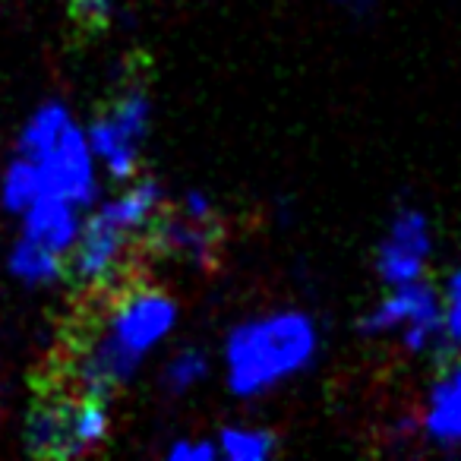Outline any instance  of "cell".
Instances as JSON below:
<instances>
[{
  "label": "cell",
  "mask_w": 461,
  "mask_h": 461,
  "mask_svg": "<svg viewBox=\"0 0 461 461\" xmlns=\"http://www.w3.org/2000/svg\"><path fill=\"white\" fill-rule=\"evenodd\" d=\"M149 133H152V98L142 86L121 89L108 111L86 127L98 167L114 184H127L140 174L142 146Z\"/></svg>",
  "instance_id": "obj_7"
},
{
  "label": "cell",
  "mask_w": 461,
  "mask_h": 461,
  "mask_svg": "<svg viewBox=\"0 0 461 461\" xmlns=\"http://www.w3.org/2000/svg\"><path fill=\"white\" fill-rule=\"evenodd\" d=\"M177 212H184L186 218H196V221H215V203L205 190H186L180 196Z\"/></svg>",
  "instance_id": "obj_19"
},
{
  "label": "cell",
  "mask_w": 461,
  "mask_h": 461,
  "mask_svg": "<svg viewBox=\"0 0 461 461\" xmlns=\"http://www.w3.org/2000/svg\"><path fill=\"white\" fill-rule=\"evenodd\" d=\"M417 439L433 452H461V354L442 357L417 404Z\"/></svg>",
  "instance_id": "obj_9"
},
{
  "label": "cell",
  "mask_w": 461,
  "mask_h": 461,
  "mask_svg": "<svg viewBox=\"0 0 461 461\" xmlns=\"http://www.w3.org/2000/svg\"><path fill=\"white\" fill-rule=\"evenodd\" d=\"M180 322V307L165 288L133 285L114 297L98 326L86 335L67 364L70 389L111 398L130 385L149 357L167 345Z\"/></svg>",
  "instance_id": "obj_1"
},
{
  "label": "cell",
  "mask_w": 461,
  "mask_h": 461,
  "mask_svg": "<svg viewBox=\"0 0 461 461\" xmlns=\"http://www.w3.org/2000/svg\"><path fill=\"white\" fill-rule=\"evenodd\" d=\"M165 212V186L155 177H133L86 215L79 240L67 253V272L77 288L102 291L123 278L136 240Z\"/></svg>",
  "instance_id": "obj_3"
},
{
  "label": "cell",
  "mask_w": 461,
  "mask_h": 461,
  "mask_svg": "<svg viewBox=\"0 0 461 461\" xmlns=\"http://www.w3.org/2000/svg\"><path fill=\"white\" fill-rule=\"evenodd\" d=\"M436 224L423 205L402 203L385 221L373 250V276L383 288L429 278L436 259Z\"/></svg>",
  "instance_id": "obj_8"
},
{
  "label": "cell",
  "mask_w": 461,
  "mask_h": 461,
  "mask_svg": "<svg viewBox=\"0 0 461 461\" xmlns=\"http://www.w3.org/2000/svg\"><path fill=\"white\" fill-rule=\"evenodd\" d=\"M7 272L16 285H23V288H32V291L54 288V285L64 278L67 259L60 257V253L48 250V247L39 244V240L20 234L7 253Z\"/></svg>",
  "instance_id": "obj_12"
},
{
  "label": "cell",
  "mask_w": 461,
  "mask_h": 461,
  "mask_svg": "<svg viewBox=\"0 0 461 461\" xmlns=\"http://www.w3.org/2000/svg\"><path fill=\"white\" fill-rule=\"evenodd\" d=\"M70 7L86 29H104L121 10V0H70Z\"/></svg>",
  "instance_id": "obj_18"
},
{
  "label": "cell",
  "mask_w": 461,
  "mask_h": 461,
  "mask_svg": "<svg viewBox=\"0 0 461 461\" xmlns=\"http://www.w3.org/2000/svg\"><path fill=\"white\" fill-rule=\"evenodd\" d=\"M167 461H218V442L212 436H180L165 448Z\"/></svg>",
  "instance_id": "obj_17"
},
{
  "label": "cell",
  "mask_w": 461,
  "mask_h": 461,
  "mask_svg": "<svg viewBox=\"0 0 461 461\" xmlns=\"http://www.w3.org/2000/svg\"><path fill=\"white\" fill-rule=\"evenodd\" d=\"M16 155L39 167L41 190L51 196L83 209H92L102 199V167L86 127L60 98H48L26 117L16 136Z\"/></svg>",
  "instance_id": "obj_4"
},
{
  "label": "cell",
  "mask_w": 461,
  "mask_h": 461,
  "mask_svg": "<svg viewBox=\"0 0 461 461\" xmlns=\"http://www.w3.org/2000/svg\"><path fill=\"white\" fill-rule=\"evenodd\" d=\"M442 303V357L461 354V263L446 272L439 282Z\"/></svg>",
  "instance_id": "obj_16"
},
{
  "label": "cell",
  "mask_w": 461,
  "mask_h": 461,
  "mask_svg": "<svg viewBox=\"0 0 461 461\" xmlns=\"http://www.w3.org/2000/svg\"><path fill=\"white\" fill-rule=\"evenodd\" d=\"M41 193L45 190H41L39 167L29 158H23V155H14V158L4 165V171H0V205H4L10 215L20 218Z\"/></svg>",
  "instance_id": "obj_15"
},
{
  "label": "cell",
  "mask_w": 461,
  "mask_h": 461,
  "mask_svg": "<svg viewBox=\"0 0 461 461\" xmlns=\"http://www.w3.org/2000/svg\"><path fill=\"white\" fill-rule=\"evenodd\" d=\"M335 10H341V14H348V16H370L373 10L383 4V0H329Z\"/></svg>",
  "instance_id": "obj_20"
},
{
  "label": "cell",
  "mask_w": 461,
  "mask_h": 461,
  "mask_svg": "<svg viewBox=\"0 0 461 461\" xmlns=\"http://www.w3.org/2000/svg\"><path fill=\"white\" fill-rule=\"evenodd\" d=\"M86 221L83 205H73L51 193H41L32 205L20 215V234L45 244L48 250L60 253L67 259V253L73 250V244L79 240V230Z\"/></svg>",
  "instance_id": "obj_11"
},
{
  "label": "cell",
  "mask_w": 461,
  "mask_h": 461,
  "mask_svg": "<svg viewBox=\"0 0 461 461\" xmlns=\"http://www.w3.org/2000/svg\"><path fill=\"white\" fill-rule=\"evenodd\" d=\"M322 354V326L303 307H276L230 326L221 345L224 385L240 402H257L307 376Z\"/></svg>",
  "instance_id": "obj_2"
},
{
  "label": "cell",
  "mask_w": 461,
  "mask_h": 461,
  "mask_svg": "<svg viewBox=\"0 0 461 461\" xmlns=\"http://www.w3.org/2000/svg\"><path fill=\"white\" fill-rule=\"evenodd\" d=\"M146 234L158 257L190 266V269L212 266L218 253L215 221H196V218H186L184 212H161Z\"/></svg>",
  "instance_id": "obj_10"
},
{
  "label": "cell",
  "mask_w": 461,
  "mask_h": 461,
  "mask_svg": "<svg viewBox=\"0 0 461 461\" xmlns=\"http://www.w3.org/2000/svg\"><path fill=\"white\" fill-rule=\"evenodd\" d=\"M357 332L366 341H395L414 360H442L439 282L420 278L385 288L357 320Z\"/></svg>",
  "instance_id": "obj_5"
},
{
  "label": "cell",
  "mask_w": 461,
  "mask_h": 461,
  "mask_svg": "<svg viewBox=\"0 0 461 461\" xmlns=\"http://www.w3.org/2000/svg\"><path fill=\"white\" fill-rule=\"evenodd\" d=\"M218 455L228 461H269L278 452V436L259 423H228L215 436Z\"/></svg>",
  "instance_id": "obj_14"
},
{
  "label": "cell",
  "mask_w": 461,
  "mask_h": 461,
  "mask_svg": "<svg viewBox=\"0 0 461 461\" xmlns=\"http://www.w3.org/2000/svg\"><path fill=\"white\" fill-rule=\"evenodd\" d=\"M209 373H212L209 354L196 345H184L165 357L158 383L171 398H184V395H190V392H196L199 385L209 379Z\"/></svg>",
  "instance_id": "obj_13"
},
{
  "label": "cell",
  "mask_w": 461,
  "mask_h": 461,
  "mask_svg": "<svg viewBox=\"0 0 461 461\" xmlns=\"http://www.w3.org/2000/svg\"><path fill=\"white\" fill-rule=\"evenodd\" d=\"M108 398L54 392L35 402L23 423V446L35 458H86L111 436Z\"/></svg>",
  "instance_id": "obj_6"
}]
</instances>
